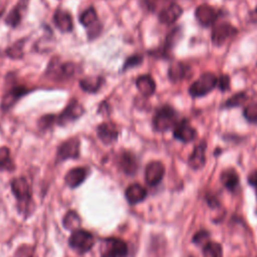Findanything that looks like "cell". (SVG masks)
<instances>
[{
    "label": "cell",
    "instance_id": "cell-1",
    "mask_svg": "<svg viewBox=\"0 0 257 257\" xmlns=\"http://www.w3.org/2000/svg\"><path fill=\"white\" fill-rule=\"evenodd\" d=\"M178 111L171 105L165 104L158 108L153 117V127L156 132L164 133L174 127L178 120Z\"/></svg>",
    "mask_w": 257,
    "mask_h": 257
},
{
    "label": "cell",
    "instance_id": "cell-2",
    "mask_svg": "<svg viewBox=\"0 0 257 257\" xmlns=\"http://www.w3.org/2000/svg\"><path fill=\"white\" fill-rule=\"evenodd\" d=\"M217 76L213 72H204L189 87V93L192 97H201L210 93L217 87Z\"/></svg>",
    "mask_w": 257,
    "mask_h": 257
},
{
    "label": "cell",
    "instance_id": "cell-3",
    "mask_svg": "<svg viewBox=\"0 0 257 257\" xmlns=\"http://www.w3.org/2000/svg\"><path fill=\"white\" fill-rule=\"evenodd\" d=\"M127 252L126 243L115 237L103 239L99 247L100 257H126Z\"/></svg>",
    "mask_w": 257,
    "mask_h": 257
},
{
    "label": "cell",
    "instance_id": "cell-4",
    "mask_svg": "<svg viewBox=\"0 0 257 257\" xmlns=\"http://www.w3.org/2000/svg\"><path fill=\"white\" fill-rule=\"evenodd\" d=\"M69 246L77 251L79 254H83L88 252L94 244L93 236L86 230L76 229L72 231L69 240Z\"/></svg>",
    "mask_w": 257,
    "mask_h": 257
},
{
    "label": "cell",
    "instance_id": "cell-5",
    "mask_svg": "<svg viewBox=\"0 0 257 257\" xmlns=\"http://www.w3.org/2000/svg\"><path fill=\"white\" fill-rule=\"evenodd\" d=\"M238 30L229 22H221L213 26L211 32V40L215 46L223 45L229 38L235 36Z\"/></svg>",
    "mask_w": 257,
    "mask_h": 257
},
{
    "label": "cell",
    "instance_id": "cell-6",
    "mask_svg": "<svg viewBox=\"0 0 257 257\" xmlns=\"http://www.w3.org/2000/svg\"><path fill=\"white\" fill-rule=\"evenodd\" d=\"M84 113L83 106L78 102L77 99H71L65 108L56 117L58 125H66L70 122L75 121Z\"/></svg>",
    "mask_w": 257,
    "mask_h": 257
},
{
    "label": "cell",
    "instance_id": "cell-7",
    "mask_svg": "<svg viewBox=\"0 0 257 257\" xmlns=\"http://www.w3.org/2000/svg\"><path fill=\"white\" fill-rule=\"evenodd\" d=\"M220 15L221 12L209 4H202L195 10V17L203 27L214 25Z\"/></svg>",
    "mask_w": 257,
    "mask_h": 257
},
{
    "label": "cell",
    "instance_id": "cell-8",
    "mask_svg": "<svg viewBox=\"0 0 257 257\" xmlns=\"http://www.w3.org/2000/svg\"><path fill=\"white\" fill-rule=\"evenodd\" d=\"M11 190L17 201L21 205L28 206L31 201V190L25 178H15L11 182Z\"/></svg>",
    "mask_w": 257,
    "mask_h": 257
},
{
    "label": "cell",
    "instance_id": "cell-9",
    "mask_svg": "<svg viewBox=\"0 0 257 257\" xmlns=\"http://www.w3.org/2000/svg\"><path fill=\"white\" fill-rule=\"evenodd\" d=\"M80 142L77 138H71L63 142L57 149L56 161L62 162L67 159H76L79 156Z\"/></svg>",
    "mask_w": 257,
    "mask_h": 257
},
{
    "label": "cell",
    "instance_id": "cell-10",
    "mask_svg": "<svg viewBox=\"0 0 257 257\" xmlns=\"http://www.w3.org/2000/svg\"><path fill=\"white\" fill-rule=\"evenodd\" d=\"M173 136L182 143H191L197 138V130L191 125L189 119L182 118L174 126Z\"/></svg>",
    "mask_w": 257,
    "mask_h": 257
},
{
    "label": "cell",
    "instance_id": "cell-11",
    "mask_svg": "<svg viewBox=\"0 0 257 257\" xmlns=\"http://www.w3.org/2000/svg\"><path fill=\"white\" fill-rule=\"evenodd\" d=\"M183 37V30L180 26L174 27L167 35L164 46L162 48H159L156 52H151V54H155L159 57H168L171 50L178 44V42Z\"/></svg>",
    "mask_w": 257,
    "mask_h": 257
},
{
    "label": "cell",
    "instance_id": "cell-12",
    "mask_svg": "<svg viewBox=\"0 0 257 257\" xmlns=\"http://www.w3.org/2000/svg\"><path fill=\"white\" fill-rule=\"evenodd\" d=\"M165 175V167L163 163L159 161H153L149 163L145 170V180L150 186L158 185Z\"/></svg>",
    "mask_w": 257,
    "mask_h": 257
},
{
    "label": "cell",
    "instance_id": "cell-13",
    "mask_svg": "<svg viewBox=\"0 0 257 257\" xmlns=\"http://www.w3.org/2000/svg\"><path fill=\"white\" fill-rule=\"evenodd\" d=\"M29 92V89L25 86H13L8 92L5 93L1 100V109L3 111L9 110L17 101L19 98L24 96Z\"/></svg>",
    "mask_w": 257,
    "mask_h": 257
},
{
    "label": "cell",
    "instance_id": "cell-14",
    "mask_svg": "<svg viewBox=\"0 0 257 257\" xmlns=\"http://www.w3.org/2000/svg\"><path fill=\"white\" fill-rule=\"evenodd\" d=\"M97 137L105 145L113 144L118 138V130L113 122H102L96 128Z\"/></svg>",
    "mask_w": 257,
    "mask_h": 257
},
{
    "label": "cell",
    "instance_id": "cell-15",
    "mask_svg": "<svg viewBox=\"0 0 257 257\" xmlns=\"http://www.w3.org/2000/svg\"><path fill=\"white\" fill-rule=\"evenodd\" d=\"M183 14V8L177 3H171L163 8L159 13V20L163 24H173Z\"/></svg>",
    "mask_w": 257,
    "mask_h": 257
},
{
    "label": "cell",
    "instance_id": "cell-16",
    "mask_svg": "<svg viewBox=\"0 0 257 257\" xmlns=\"http://www.w3.org/2000/svg\"><path fill=\"white\" fill-rule=\"evenodd\" d=\"M28 0H19L18 3L10 10V12L5 17L6 25L15 28L21 22L23 15L25 14L27 8Z\"/></svg>",
    "mask_w": 257,
    "mask_h": 257
},
{
    "label": "cell",
    "instance_id": "cell-17",
    "mask_svg": "<svg viewBox=\"0 0 257 257\" xmlns=\"http://www.w3.org/2000/svg\"><path fill=\"white\" fill-rule=\"evenodd\" d=\"M206 149H207L206 142H201L197 146H195L188 160V164L193 170H199L204 167L206 163V156H205Z\"/></svg>",
    "mask_w": 257,
    "mask_h": 257
},
{
    "label": "cell",
    "instance_id": "cell-18",
    "mask_svg": "<svg viewBox=\"0 0 257 257\" xmlns=\"http://www.w3.org/2000/svg\"><path fill=\"white\" fill-rule=\"evenodd\" d=\"M75 71V65L72 62H66L62 64H58L56 60H52L47 68V73L51 75H55L58 78L70 77Z\"/></svg>",
    "mask_w": 257,
    "mask_h": 257
},
{
    "label": "cell",
    "instance_id": "cell-19",
    "mask_svg": "<svg viewBox=\"0 0 257 257\" xmlns=\"http://www.w3.org/2000/svg\"><path fill=\"white\" fill-rule=\"evenodd\" d=\"M53 23L61 32H70L73 28L72 17L69 12L58 9L53 15Z\"/></svg>",
    "mask_w": 257,
    "mask_h": 257
},
{
    "label": "cell",
    "instance_id": "cell-20",
    "mask_svg": "<svg viewBox=\"0 0 257 257\" xmlns=\"http://www.w3.org/2000/svg\"><path fill=\"white\" fill-rule=\"evenodd\" d=\"M189 72L190 67L187 64L181 61H174L169 67L168 76L172 82H179L185 79L189 75Z\"/></svg>",
    "mask_w": 257,
    "mask_h": 257
},
{
    "label": "cell",
    "instance_id": "cell-21",
    "mask_svg": "<svg viewBox=\"0 0 257 257\" xmlns=\"http://www.w3.org/2000/svg\"><path fill=\"white\" fill-rule=\"evenodd\" d=\"M87 174H88V171L86 168H83V167L73 168L70 171H68L67 174L65 175L64 177L65 184L69 188H76L86 179Z\"/></svg>",
    "mask_w": 257,
    "mask_h": 257
},
{
    "label": "cell",
    "instance_id": "cell-22",
    "mask_svg": "<svg viewBox=\"0 0 257 257\" xmlns=\"http://www.w3.org/2000/svg\"><path fill=\"white\" fill-rule=\"evenodd\" d=\"M118 166L126 175H134L138 170V161L131 152H122L118 158Z\"/></svg>",
    "mask_w": 257,
    "mask_h": 257
},
{
    "label": "cell",
    "instance_id": "cell-23",
    "mask_svg": "<svg viewBox=\"0 0 257 257\" xmlns=\"http://www.w3.org/2000/svg\"><path fill=\"white\" fill-rule=\"evenodd\" d=\"M136 86L141 94L147 97L153 95L156 91V82L149 74L140 75L136 80Z\"/></svg>",
    "mask_w": 257,
    "mask_h": 257
},
{
    "label": "cell",
    "instance_id": "cell-24",
    "mask_svg": "<svg viewBox=\"0 0 257 257\" xmlns=\"http://www.w3.org/2000/svg\"><path fill=\"white\" fill-rule=\"evenodd\" d=\"M125 199L132 204H138L147 197V190L140 184H132L125 189Z\"/></svg>",
    "mask_w": 257,
    "mask_h": 257
},
{
    "label": "cell",
    "instance_id": "cell-25",
    "mask_svg": "<svg viewBox=\"0 0 257 257\" xmlns=\"http://www.w3.org/2000/svg\"><path fill=\"white\" fill-rule=\"evenodd\" d=\"M102 83L103 78L101 76H88L79 80L81 89L89 93H95L101 87Z\"/></svg>",
    "mask_w": 257,
    "mask_h": 257
},
{
    "label": "cell",
    "instance_id": "cell-26",
    "mask_svg": "<svg viewBox=\"0 0 257 257\" xmlns=\"http://www.w3.org/2000/svg\"><path fill=\"white\" fill-rule=\"evenodd\" d=\"M220 179L222 184L230 191H234L239 186V176L232 168L223 171Z\"/></svg>",
    "mask_w": 257,
    "mask_h": 257
},
{
    "label": "cell",
    "instance_id": "cell-27",
    "mask_svg": "<svg viewBox=\"0 0 257 257\" xmlns=\"http://www.w3.org/2000/svg\"><path fill=\"white\" fill-rule=\"evenodd\" d=\"M79 22L82 26L86 27L87 29L93 27L94 25L98 24L97 20V14L94 9V7L90 6L87 9H85L79 16Z\"/></svg>",
    "mask_w": 257,
    "mask_h": 257
},
{
    "label": "cell",
    "instance_id": "cell-28",
    "mask_svg": "<svg viewBox=\"0 0 257 257\" xmlns=\"http://www.w3.org/2000/svg\"><path fill=\"white\" fill-rule=\"evenodd\" d=\"M80 223H81V220H80V217L78 216V214L73 211V210H70L68 211L64 217H63V220H62V224H63V227L67 230H71V231H74L76 229H79V226H80Z\"/></svg>",
    "mask_w": 257,
    "mask_h": 257
},
{
    "label": "cell",
    "instance_id": "cell-29",
    "mask_svg": "<svg viewBox=\"0 0 257 257\" xmlns=\"http://www.w3.org/2000/svg\"><path fill=\"white\" fill-rule=\"evenodd\" d=\"M248 99V95L244 91H239L232 96H230L223 104V107L231 108V107H238L243 105Z\"/></svg>",
    "mask_w": 257,
    "mask_h": 257
},
{
    "label": "cell",
    "instance_id": "cell-30",
    "mask_svg": "<svg viewBox=\"0 0 257 257\" xmlns=\"http://www.w3.org/2000/svg\"><path fill=\"white\" fill-rule=\"evenodd\" d=\"M223 249L217 242H207L203 247V257H222Z\"/></svg>",
    "mask_w": 257,
    "mask_h": 257
},
{
    "label": "cell",
    "instance_id": "cell-31",
    "mask_svg": "<svg viewBox=\"0 0 257 257\" xmlns=\"http://www.w3.org/2000/svg\"><path fill=\"white\" fill-rule=\"evenodd\" d=\"M14 164L10 158V152L7 147L0 148V171H12Z\"/></svg>",
    "mask_w": 257,
    "mask_h": 257
},
{
    "label": "cell",
    "instance_id": "cell-32",
    "mask_svg": "<svg viewBox=\"0 0 257 257\" xmlns=\"http://www.w3.org/2000/svg\"><path fill=\"white\" fill-rule=\"evenodd\" d=\"M24 41H25V39H21V40H18L17 42H15L14 44H12L11 46H9L6 49V54L10 58H13V59L21 58L23 56Z\"/></svg>",
    "mask_w": 257,
    "mask_h": 257
},
{
    "label": "cell",
    "instance_id": "cell-33",
    "mask_svg": "<svg viewBox=\"0 0 257 257\" xmlns=\"http://www.w3.org/2000/svg\"><path fill=\"white\" fill-rule=\"evenodd\" d=\"M243 115L247 121L251 123L257 122V102H252L246 105L243 110Z\"/></svg>",
    "mask_w": 257,
    "mask_h": 257
},
{
    "label": "cell",
    "instance_id": "cell-34",
    "mask_svg": "<svg viewBox=\"0 0 257 257\" xmlns=\"http://www.w3.org/2000/svg\"><path fill=\"white\" fill-rule=\"evenodd\" d=\"M143 62V56L141 54H134L130 57H127L122 65V70H127L128 68L139 66Z\"/></svg>",
    "mask_w": 257,
    "mask_h": 257
},
{
    "label": "cell",
    "instance_id": "cell-35",
    "mask_svg": "<svg viewBox=\"0 0 257 257\" xmlns=\"http://www.w3.org/2000/svg\"><path fill=\"white\" fill-rule=\"evenodd\" d=\"M56 121V116L54 114H45V115H42L39 120H38V126L45 131L49 127H51V125H53L52 123Z\"/></svg>",
    "mask_w": 257,
    "mask_h": 257
},
{
    "label": "cell",
    "instance_id": "cell-36",
    "mask_svg": "<svg viewBox=\"0 0 257 257\" xmlns=\"http://www.w3.org/2000/svg\"><path fill=\"white\" fill-rule=\"evenodd\" d=\"M217 87L221 91L230 89V77L228 74H222L217 78Z\"/></svg>",
    "mask_w": 257,
    "mask_h": 257
},
{
    "label": "cell",
    "instance_id": "cell-37",
    "mask_svg": "<svg viewBox=\"0 0 257 257\" xmlns=\"http://www.w3.org/2000/svg\"><path fill=\"white\" fill-rule=\"evenodd\" d=\"M209 236H210V234L207 231H205V230L198 231L195 234V236L193 237V242L196 243V244H201L204 241H206L209 238Z\"/></svg>",
    "mask_w": 257,
    "mask_h": 257
},
{
    "label": "cell",
    "instance_id": "cell-38",
    "mask_svg": "<svg viewBox=\"0 0 257 257\" xmlns=\"http://www.w3.org/2000/svg\"><path fill=\"white\" fill-rule=\"evenodd\" d=\"M248 182H249L252 186H254V187L257 188V171H254V172H252V173L249 175V177H248Z\"/></svg>",
    "mask_w": 257,
    "mask_h": 257
},
{
    "label": "cell",
    "instance_id": "cell-39",
    "mask_svg": "<svg viewBox=\"0 0 257 257\" xmlns=\"http://www.w3.org/2000/svg\"><path fill=\"white\" fill-rule=\"evenodd\" d=\"M3 10H4V8H3V7H0V16H1V14L3 13Z\"/></svg>",
    "mask_w": 257,
    "mask_h": 257
},
{
    "label": "cell",
    "instance_id": "cell-40",
    "mask_svg": "<svg viewBox=\"0 0 257 257\" xmlns=\"http://www.w3.org/2000/svg\"><path fill=\"white\" fill-rule=\"evenodd\" d=\"M254 13L257 15V6H256V8H255V10H254Z\"/></svg>",
    "mask_w": 257,
    "mask_h": 257
},
{
    "label": "cell",
    "instance_id": "cell-41",
    "mask_svg": "<svg viewBox=\"0 0 257 257\" xmlns=\"http://www.w3.org/2000/svg\"><path fill=\"white\" fill-rule=\"evenodd\" d=\"M256 64H257V63H256Z\"/></svg>",
    "mask_w": 257,
    "mask_h": 257
}]
</instances>
